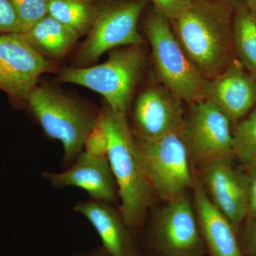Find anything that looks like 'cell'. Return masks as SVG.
<instances>
[{"label": "cell", "mask_w": 256, "mask_h": 256, "mask_svg": "<svg viewBox=\"0 0 256 256\" xmlns=\"http://www.w3.org/2000/svg\"><path fill=\"white\" fill-rule=\"evenodd\" d=\"M232 6L214 0H192L188 9L170 22L188 60L206 80L234 62Z\"/></svg>", "instance_id": "6da1fadb"}, {"label": "cell", "mask_w": 256, "mask_h": 256, "mask_svg": "<svg viewBox=\"0 0 256 256\" xmlns=\"http://www.w3.org/2000/svg\"><path fill=\"white\" fill-rule=\"evenodd\" d=\"M98 124L108 137L107 158L117 184L120 210L131 232L140 227L153 193L138 156L126 114L108 106L99 112Z\"/></svg>", "instance_id": "7a4b0ae2"}, {"label": "cell", "mask_w": 256, "mask_h": 256, "mask_svg": "<svg viewBox=\"0 0 256 256\" xmlns=\"http://www.w3.org/2000/svg\"><path fill=\"white\" fill-rule=\"evenodd\" d=\"M25 104L45 134L62 143V166L67 169L82 152L99 112L47 86L34 88Z\"/></svg>", "instance_id": "3957f363"}, {"label": "cell", "mask_w": 256, "mask_h": 256, "mask_svg": "<svg viewBox=\"0 0 256 256\" xmlns=\"http://www.w3.org/2000/svg\"><path fill=\"white\" fill-rule=\"evenodd\" d=\"M146 58L142 45L129 46L112 50L108 60L99 65L65 68L60 80L86 87L100 94L110 108L127 116Z\"/></svg>", "instance_id": "277c9868"}, {"label": "cell", "mask_w": 256, "mask_h": 256, "mask_svg": "<svg viewBox=\"0 0 256 256\" xmlns=\"http://www.w3.org/2000/svg\"><path fill=\"white\" fill-rule=\"evenodd\" d=\"M132 134L152 192L168 202L183 196L193 183L184 128L154 139Z\"/></svg>", "instance_id": "5b68a950"}, {"label": "cell", "mask_w": 256, "mask_h": 256, "mask_svg": "<svg viewBox=\"0 0 256 256\" xmlns=\"http://www.w3.org/2000/svg\"><path fill=\"white\" fill-rule=\"evenodd\" d=\"M146 34L160 82L183 102L204 99L207 80L188 60L169 20L154 11L146 20Z\"/></svg>", "instance_id": "8992f818"}, {"label": "cell", "mask_w": 256, "mask_h": 256, "mask_svg": "<svg viewBox=\"0 0 256 256\" xmlns=\"http://www.w3.org/2000/svg\"><path fill=\"white\" fill-rule=\"evenodd\" d=\"M56 69L20 34H0V90L16 105L26 102L40 76L54 73Z\"/></svg>", "instance_id": "52a82bcc"}, {"label": "cell", "mask_w": 256, "mask_h": 256, "mask_svg": "<svg viewBox=\"0 0 256 256\" xmlns=\"http://www.w3.org/2000/svg\"><path fill=\"white\" fill-rule=\"evenodd\" d=\"M146 5V0H130L98 13L79 50V62L87 65L116 47L142 45L137 24Z\"/></svg>", "instance_id": "ba28073f"}, {"label": "cell", "mask_w": 256, "mask_h": 256, "mask_svg": "<svg viewBox=\"0 0 256 256\" xmlns=\"http://www.w3.org/2000/svg\"><path fill=\"white\" fill-rule=\"evenodd\" d=\"M190 105L184 136L190 154L204 164L215 160L232 159L235 154L230 120L206 99Z\"/></svg>", "instance_id": "9c48e42d"}, {"label": "cell", "mask_w": 256, "mask_h": 256, "mask_svg": "<svg viewBox=\"0 0 256 256\" xmlns=\"http://www.w3.org/2000/svg\"><path fill=\"white\" fill-rule=\"evenodd\" d=\"M153 229L154 246L165 256H200L204 240L190 200L184 196L168 202Z\"/></svg>", "instance_id": "30bf717a"}, {"label": "cell", "mask_w": 256, "mask_h": 256, "mask_svg": "<svg viewBox=\"0 0 256 256\" xmlns=\"http://www.w3.org/2000/svg\"><path fill=\"white\" fill-rule=\"evenodd\" d=\"M183 101L161 82L146 88L138 96L133 110V134L154 139L183 129Z\"/></svg>", "instance_id": "8fae6325"}, {"label": "cell", "mask_w": 256, "mask_h": 256, "mask_svg": "<svg viewBox=\"0 0 256 256\" xmlns=\"http://www.w3.org/2000/svg\"><path fill=\"white\" fill-rule=\"evenodd\" d=\"M42 178L53 188L74 186L84 190L90 200L111 204L118 201L117 184L107 158H94L82 151L64 171H44Z\"/></svg>", "instance_id": "7c38bea8"}, {"label": "cell", "mask_w": 256, "mask_h": 256, "mask_svg": "<svg viewBox=\"0 0 256 256\" xmlns=\"http://www.w3.org/2000/svg\"><path fill=\"white\" fill-rule=\"evenodd\" d=\"M204 99L216 106L230 122H238L256 106V76L234 60L207 80Z\"/></svg>", "instance_id": "4fadbf2b"}, {"label": "cell", "mask_w": 256, "mask_h": 256, "mask_svg": "<svg viewBox=\"0 0 256 256\" xmlns=\"http://www.w3.org/2000/svg\"><path fill=\"white\" fill-rule=\"evenodd\" d=\"M204 178L212 202L238 227L248 216L246 174L235 169L230 159H222L204 164Z\"/></svg>", "instance_id": "5bb4252c"}, {"label": "cell", "mask_w": 256, "mask_h": 256, "mask_svg": "<svg viewBox=\"0 0 256 256\" xmlns=\"http://www.w3.org/2000/svg\"><path fill=\"white\" fill-rule=\"evenodd\" d=\"M112 204L89 198L76 204L73 210L92 224L100 238L101 247L109 256H139L132 232L124 223L120 210L118 212Z\"/></svg>", "instance_id": "9a60e30c"}, {"label": "cell", "mask_w": 256, "mask_h": 256, "mask_svg": "<svg viewBox=\"0 0 256 256\" xmlns=\"http://www.w3.org/2000/svg\"><path fill=\"white\" fill-rule=\"evenodd\" d=\"M200 232L212 256H242L235 227L222 213L200 182L194 186Z\"/></svg>", "instance_id": "2e32d148"}, {"label": "cell", "mask_w": 256, "mask_h": 256, "mask_svg": "<svg viewBox=\"0 0 256 256\" xmlns=\"http://www.w3.org/2000/svg\"><path fill=\"white\" fill-rule=\"evenodd\" d=\"M20 35L30 46L45 58L65 55L79 37L78 34L48 15Z\"/></svg>", "instance_id": "e0dca14e"}, {"label": "cell", "mask_w": 256, "mask_h": 256, "mask_svg": "<svg viewBox=\"0 0 256 256\" xmlns=\"http://www.w3.org/2000/svg\"><path fill=\"white\" fill-rule=\"evenodd\" d=\"M233 42L240 63L256 76V16L246 6L238 8L234 16Z\"/></svg>", "instance_id": "ac0fdd59"}, {"label": "cell", "mask_w": 256, "mask_h": 256, "mask_svg": "<svg viewBox=\"0 0 256 256\" xmlns=\"http://www.w3.org/2000/svg\"><path fill=\"white\" fill-rule=\"evenodd\" d=\"M98 13L82 0H50L48 15L78 36L90 32Z\"/></svg>", "instance_id": "d6986e66"}, {"label": "cell", "mask_w": 256, "mask_h": 256, "mask_svg": "<svg viewBox=\"0 0 256 256\" xmlns=\"http://www.w3.org/2000/svg\"><path fill=\"white\" fill-rule=\"evenodd\" d=\"M234 131V154L246 165L256 163V106Z\"/></svg>", "instance_id": "ffe728a7"}, {"label": "cell", "mask_w": 256, "mask_h": 256, "mask_svg": "<svg viewBox=\"0 0 256 256\" xmlns=\"http://www.w3.org/2000/svg\"><path fill=\"white\" fill-rule=\"evenodd\" d=\"M20 20L22 33L28 32L48 15L50 0H10ZM20 33V34H22Z\"/></svg>", "instance_id": "44dd1931"}, {"label": "cell", "mask_w": 256, "mask_h": 256, "mask_svg": "<svg viewBox=\"0 0 256 256\" xmlns=\"http://www.w3.org/2000/svg\"><path fill=\"white\" fill-rule=\"evenodd\" d=\"M109 141L107 133L102 126L98 124L89 133L84 144L86 152L96 158H107Z\"/></svg>", "instance_id": "7402d4cb"}, {"label": "cell", "mask_w": 256, "mask_h": 256, "mask_svg": "<svg viewBox=\"0 0 256 256\" xmlns=\"http://www.w3.org/2000/svg\"><path fill=\"white\" fill-rule=\"evenodd\" d=\"M22 33L20 20L10 0H0V34Z\"/></svg>", "instance_id": "603a6c76"}, {"label": "cell", "mask_w": 256, "mask_h": 256, "mask_svg": "<svg viewBox=\"0 0 256 256\" xmlns=\"http://www.w3.org/2000/svg\"><path fill=\"white\" fill-rule=\"evenodd\" d=\"M158 14L170 22L178 18L188 9L192 0H151Z\"/></svg>", "instance_id": "cb8c5ba5"}, {"label": "cell", "mask_w": 256, "mask_h": 256, "mask_svg": "<svg viewBox=\"0 0 256 256\" xmlns=\"http://www.w3.org/2000/svg\"><path fill=\"white\" fill-rule=\"evenodd\" d=\"M248 184V216H256V163L247 165Z\"/></svg>", "instance_id": "d4e9b609"}, {"label": "cell", "mask_w": 256, "mask_h": 256, "mask_svg": "<svg viewBox=\"0 0 256 256\" xmlns=\"http://www.w3.org/2000/svg\"><path fill=\"white\" fill-rule=\"evenodd\" d=\"M244 234V246L250 254H256V216H252Z\"/></svg>", "instance_id": "484cf974"}, {"label": "cell", "mask_w": 256, "mask_h": 256, "mask_svg": "<svg viewBox=\"0 0 256 256\" xmlns=\"http://www.w3.org/2000/svg\"><path fill=\"white\" fill-rule=\"evenodd\" d=\"M89 256H110L104 250L102 247L96 248L94 250L89 252Z\"/></svg>", "instance_id": "4316f807"}, {"label": "cell", "mask_w": 256, "mask_h": 256, "mask_svg": "<svg viewBox=\"0 0 256 256\" xmlns=\"http://www.w3.org/2000/svg\"><path fill=\"white\" fill-rule=\"evenodd\" d=\"M246 6L256 16V0H245Z\"/></svg>", "instance_id": "83f0119b"}, {"label": "cell", "mask_w": 256, "mask_h": 256, "mask_svg": "<svg viewBox=\"0 0 256 256\" xmlns=\"http://www.w3.org/2000/svg\"><path fill=\"white\" fill-rule=\"evenodd\" d=\"M214 1L218 2L224 3V4H227L230 5L234 4V3L236 2L238 0H214Z\"/></svg>", "instance_id": "f1b7e54d"}, {"label": "cell", "mask_w": 256, "mask_h": 256, "mask_svg": "<svg viewBox=\"0 0 256 256\" xmlns=\"http://www.w3.org/2000/svg\"><path fill=\"white\" fill-rule=\"evenodd\" d=\"M70 256H89V252H75Z\"/></svg>", "instance_id": "f546056e"}, {"label": "cell", "mask_w": 256, "mask_h": 256, "mask_svg": "<svg viewBox=\"0 0 256 256\" xmlns=\"http://www.w3.org/2000/svg\"><path fill=\"white\" fill-rule=\"evenodd\" d=\"M250 256H256V254H252Z\"/></svg>", "instance_id": "4dcf8cb0"}, {"label": "cell", "mask_w": 256, "mask_h": 256, "mask_svg": "<svg viewBox=\"0 0 256 256\" xmlns=\"http://www.w3.org/2000/svg\"><path fill=\"white\" fill-rule=\"evenodd\" d=\"M98 1V0H97ZM98 1H104V0H98Z\"/></svg>", "instance_id": "1f68e13d"}]
</instances>
